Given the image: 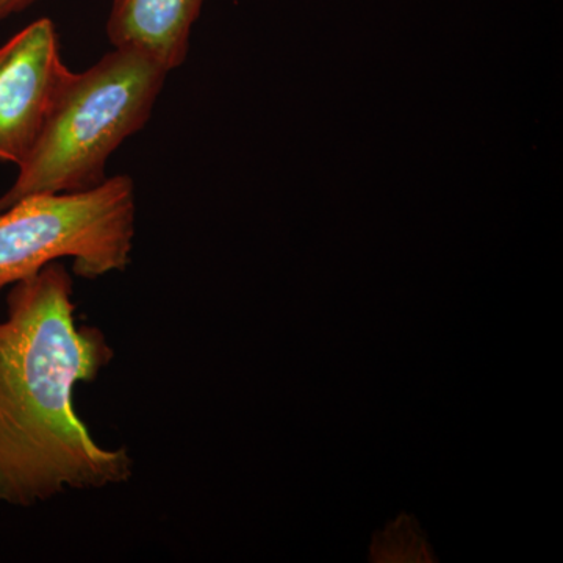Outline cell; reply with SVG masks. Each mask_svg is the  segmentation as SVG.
<instances>
[{
    "label": "cell",
    "instance_id": "6",
    "mask_svg": "<svg viewBox=\"0 0 563 563\" xmlns=\"http://www.w3.org/2000/svg\"><path fill=\"white\" fill-rule=\"evenodd\" d=\"M35 2H38V0H0V22L27 10Z\"/></svg>",
    "mask_w": 563,
    "mask_h": 563
},
{
    "label": "cell",
    "instance_id": "2",
    "mask_svg": "<svg viewBox=\"0 0 563 563\" xmlns=\"http://www.w3.org/2000/svg\"><path fill=\"white\" fill-rule=\"evenodd\" d=\"M169 70L125 47L74 73L0 210L32 195L88 191L107 180L113 152L150 121Z\"/></svg>",
    "mask_w": 563,
    "mask_h": 563
},
{
    "label": "cell",
    "instance_id": "1",
    "mask_svg": "<svg viewBox=\"0 0 563 563\" xmlns=\"http://www.w3.org/2000/svg\"><path fill=\"white\" fill-rule=\"evenodd\" d=\"M73 279L54 262L16 282L0 321V501L33 507L131 481L125 448L107 450L74 409V387L113 361L101 329L77 324Z\"/></svg>",
    "mask_w": 563,
    "mask_h": 563
},
{
    "label": "cell",
    "instance_id": "4",
    "mask_svg": "<svg viewBox=\"0 0 563 563\" xmlns=\"http://www.w3.org/2000/svg\"><path fill=\"white\" fill-rule=\"evenodd\" d=\"M73 77L47 18L0 47V161H27Z\"/></svg>",
    "mask_w": 563,
    "mask_h": 563
},
{
    "label": "cell",
    "instance_id": "5",
    "mask_svg": "<svg viewBox=\"0 0 563 563\" xmlns=\"http://www.w3.org/2000/svg\"><path fill=\"white\" fill-rule=\"evenodd\" d=\"M206 0H111L107 36L111 46L150 55L166 69L180 68L192 27Z\"/></svg>",
    "mask_w": 563,
    "mask_h": 563
},
{
    "label": "cell",
    "instance_id": "3",
    "mask_svg": "<svg viewBox=\"0 0 563 563\" xmlns=\"http://www.w3.org/2000/svg\"><path fill=\"white\" fill-rule=\"evenodd\" d=\"M135 187L129 176L80 192L32 195L0 210V290L44 266L73 258L74 273L99 279L124 272L135 239Z\"/></svg>",
    "mask_w": 563,
    "mask_h": 563
}]
</instances>
